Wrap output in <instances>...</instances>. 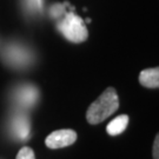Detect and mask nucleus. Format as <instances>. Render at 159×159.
<instances>
[{
    "label": "nucleus",
    "mask_w": 159,
    "mask_h": 159,
    "mask_svg": "<svg viewBox=\"0 0 159 159\" xmlns=\"http://www.w3.org/2000/svg\"><path fill=\"white\" fill-rule=\"evenodd\" d=\"M12 130L19 139H27L30 137V121L25 114H17L12 121Z\"/></svg>",
    "instance_id": "obj_5"
},
{
    "label": "nucleus",
    "mask_w": 159,
    "mask_h": 159,
    "mask_svg": "<svg viewBox=\"0 0 159 159\" xmlns=\"http://www.w3.org/2000/svg\"><path fill=\"white\" fill-rule=\"evenodd\" d=\"M16 98L20 105L30 107L37 102L39 98V92L37 90V87H34L33 85H24L20 86L17 90Z\"/></svg>",
    "instance_id": "obj_4"
},
{
    "label": "nucleus",
    "mask_w": 159,
    "mask_h": 159,
    "mask_svg": "<svg viewBox=\"0 0 159 159\" xmlns=\"http://www.w3.org/2000/svg\"><path fill=\"white\" fill-rule=\"evenodd\" d=\"M77 140V132L70 129L53 131L45 139L46 146L51 150L63 148L72 145Z\"/></svg>",
    "instance_id": "obj_3"
},
{
    "label": "nucleus",
    "mask_w": 159,
    "mask_h": 159,
    "mask_svg": "<svg viewBox=\"0 0 159 159\" xmlns=\"http://www.w3.org/2000/svg\"><path fill=\"white\" fill-rule=\"evenodd\" d=\"M26 4L32 11L40 10L43 7V0H26Z\"/></svg>",
    "instance_id": "obj_10"
},
{
    "label": "nucleus",
    "mask_w": 159,
    "mask_h": 159,
    "mask_svg": "<svg viewBox=\"0 0 159 159\" xmlns=\"http://www.w3.org/2000/svg\"><path fill=\"white\" fill-rule=\"evenodd\" d=\"M6 58L7 60L12 63L13 65L17 66H21L24 64H26L30 59V54L27 52H25L24 48L21 47H16V46H11L7 51H6Z\"/></svg>",
    "instance_id": "obj_7"
},
{
    "label": "nucleus",
    "mask_w": 159,
    "mask_h": 159,
    "mask_svg": "<svg viewBox=\"0 0 159 159\" xmlns=\"http://www.w3.org/2000/svg\"><path fill=\"white\" fill-rule=\"evenodd\" d=\"M64 12V6L63 5H54L51 8V14L53 17H59V14H61Z\"/></svg>",
    "instance_id": "obj_11"
},
{
    "label": "nucleus",
    "mask_w": 159,
    "mask_h": 159,
    "mask_svg": "<svg viewBox=\"0 0 159 159\" xmlns=\"http://www.w3.org/2000/svg\"><path fill=\"white\" fill-rule=\"evenodd\" d=\"M153 159H159V136H156L153 144Z\"/></svg>",
    "instance_id": "obj_12"
},
{
    "label": "nucleus",
    "mask_w": 159,
    "mask_h": 159,
    "mask_svg": "<svg viewBox=\"0 0 159 159\" xmlns=\"http://www.w3.org/2000/svg\"><path fill=\"white\" fill-rule=\"evenodd\" d=\"M58 30L66 39L75 44L85 41L89 37V32L84 20L75 16L73 12L67 13L63 20L58 24Z\"/></svg>",
    "instance_id": "obj_2"
},
{
    "label": "nucleus",
    "mask_w": 159,
    "mask_h": 159,
    "mask_svg": "<svg viewBox=\"0 0 159 159\" xmlns=\"http://www.w3.org/2000/svg\"><path fill=\"white\" fill-rule=\"evenodd\" d=\"M118 107H119V98L117 91L113 87H108L87 108L86 119L92 125L100 124L105 119H107V117L113 114L118 110Z\"/></svg>",
    "instance_id": "obj_1"
},
{
    "label": "nucleus",
    "mask_w": 159,
    "mask_h": 159,
    "mask_svg": "<svg viewBox=\"0 0 159 159\" xmlns=\"http://www.w3.org/2000/svg\"><path fill=\"white\" fill-rule=\"evenodd\" d=\"M16 159H35L34 157L33 150L29 146H24L17 154V158Z\"/></svg>",
    "instance_id": "obj_9"
},
{
    "label": "nucleus",
    "mask_w": 159,
    "mask_h": 159,
    "mask_svg": "<svg viewBox=\"0 0 159 159\" xmlns=\"http://www.w3.org/2000/svg\"><path fill=\"white\" fill-rule=\"evenodd\" d=\"M139 83L144 87L158 89L159 87V68H146L139 74Z\"/></svg>",
    "instance_id": "obj_6"
},
{
    "label": "nucleus",
    "mask_w": 159,
    "mask_h": 159,
    "mask_svg": "<svg viewBox=\"0 0 159 159\" xmlns=\"http://www.w3.org/2000/svg\"><path fill=\"white\" fill-rule=\"evenodd\" d=\"M129 125V116L127 114H120L112 121H110L106 126V131L110 136H118L126 130Z\"/></svg>",
    "instance_id": "obj_8"
}]
</instances>
